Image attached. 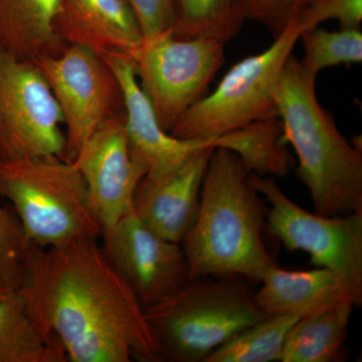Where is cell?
Returning a JSON list of instances; mask_svg holds the SVG:
<instances>
[{
  "mask_svg": "<svg viewBox=\"0 0 362 362\" xmlns=\"http://www.w3.org/2000/svg\"><path fill=\"white\" fill-rule=\"evenodd\" d=\"M56 28L66 45H78L103 56L128 54L143 42L126 0H62Z\"/></svg>",
  "mask_w": 362,
  "mask_h": 362,
  "instance_id": "2e32d148",
  "label": "cell"
},
{
  "mask_svg": "<svg viewBox=\"0 0 362 362\" xmlns=\"http://www.w3.org/2000/svg\"><path fill=\"white\" fill-rule=\"evenodd\" d=\"M211 144L214 148L235 153L249 175L284 177L292 168V157L283 139V123L278 116L259 119L211 138Z\"/></svg>",
  "mask_w": 362,
  "mask_h": 362,
  "instance_id": "ac0fdd59",
  "label": "cell"
},
{
  "mask_svg": "<svg viewBox=\"0 0 362 362\" xmlns=\"http://www.w3.org/2000/svg\"><path fill=\"white\" fill-rule=\"evenodd\" d=\"M58 337L30 315L18 290L0 301V362H66Z\"/></svg>",
  "mask_w": 362,
  "mask_h": 362,
  "instance_id": "ffe728a7",
  "label": "cell"
},
{
  "mask_svg": "<svg viewBox=\"0 0 362 362\" xmlns=\"http://www.w3.org/2000/svg\"><path fill=\"white\" fill-rule=\"evenodd\" d=\"M26 247L28 243L18 216L0 206V279L11 290L18 289Z\"/></svg>",
  "mask_w": 362,
  "mask_h": 362,
  "instance_id": "cb8c5ba5",
  "label": "cell"
},
{
  "mask_svg": "<svg viewBox=\"0 0 362 362\" xmlns=\"http://www.w3.org/2000/svg\"><path fill=\"white\" fill-rule=\"evenodd\" d=\"M255 294L266 315H292L304 318L338 305L362 304V286L350 282L337 272L325 268L289 271L272 267Z\"/></svg>",
  "mask_w": 362,
  "mask_h": 362,
  "instance_id": "9a60e30c",
  "label": "cell"
},
{
  "mask_svg": "<svg viewBox=\"0 0 362 362\" xmlns=\"http://www.w3.org/2000/svg\"><path fill=\"white\" fill-rule=\"evenodd\" d=\"M246 21L266 26L278 37L286 26L298 20L312 0H240Z\"/></svg>",
  "mask_w": 362,
  "mask_h": 362,
  "instance_id": "484cf974",
  "label": "cell"
},
{
  "mask_svg": "<svg viewBox=\"0 0 362 362\" xmlns=\"http://www.w3.org/2000/svg\"><path fill=\"white\" fill-rule=\"evenodd\" d=\"M64 117L32 61L0 47V161L64 156Z\"/></svg>",
  "mask_w": 362,
  "mask_h": 362,
  "instance_id": "ba28073f",
  "label": "cell"
},
{
  "mask_svg": "<svg viewBox=\"0 0 362 362\" xmlns=\"http://www.w3.org/2000/svg\"><path fill=\"white\" fill-rule=\"evenodd\" d=\"M328 21H337L340 30L359 28L362 0H312L298 18L302 33L318 28Z\"/></svg>",
  "mask_w": 362,
  "mask_h": 362,
  "instance_id": "d4e9b609",
  "label": "cell"
},
{
  "mask_svg": "<svg viewBox=\"0 0 362 362\" xmlns=\"http://www.w3.org/2000/svg\"><path fill=\"white\" fill-rule=\"evenodd\" d=\"M102 251L143 309L173 294L189 280L180 244L152 232L130 211L102 230Z\"/></svg>",
  "mask_w": 362,
  "mask_h": 362,
  "instance_id": "8fae6325",
  "label": "cell"
},
{
  "mask_svg": "<svg viewBox=\"0 0 362 362\" xmlns=\"http://www.w3.org/2000/svg\"><path fill=\"white\" fill-rule=\"evenodd\" d=\"M98 240L28 246L16 290L35 322L58 337L68 361H162L144 309Z\"/></svg>",
  "mask_w": 362,
  "mask_h": 362,
  "instance_id": "6da1fadb",
  "label": "cell"
},
{
  "mask_svg": "<svg viewBox=\"0 0 362 362\" xmlns=\"http://www.w3.org/2000/svg\"><path fill=\"white\" fill-rule=\"evenodd\" d=\"M243 279H189L144 309L162 361L204 362L233 335L267 316Z\"/></svg>",
  "mask_w": 362,
  "mask_h": 362,
  "instance_id": "277c9868",
  "label": "cell"
},
{
  "mask_svg": "<svg viewBox=\"0 0 362 362\" xmlns=\"http://www.w3.org/2000/svg\"><path fill=\"white\" fill-rule=\"evenodd\" d=\"M73 162L84 178L102 230L132 211L136 188L146 171L131 156L124 113L102 123Z\"/></svg>",
  "mask_w": 362,
  "mask_h": 362,
  "instance_id": "7c38bea8",
  "label": "cell"
},
{
  "mask_svg": "<svg viewBox=\"0 0 362 362\" xmlns=\"http://www.w3.org/2000/svg\"><path fill=\"white\" fill-rule=\"evenodd\" d=\"M127 56L161 127L170 133L204 97L225 61V44L204 37L178 39L169 30L143 40Z\"/></svg>",
  "mask_w": 362,
  "mask_h": 362,
  "instance_id": "52a82bcc",
  "label": "cell"
},
{
  "mask_svg": "<svg viewBox=\"0 0 362 362\" xmlns=\"http://www.w3.org/2000/svg\"><path fill=\"white\" fill-rule=\"evenodd\" d=\"M11 291V288L7 287V286L4 284V281L0 279V301H1L2 299H4V298H6Z\"/></svg>",
  "mask_w": 362,
  "mask_h": 362,
  "instance_id": "83f0119b",
  "label": "cell"
},
{
  "mask_svg": "<svg viewBox=\"0 0 362 362\" xmlns=\"http://www.w3.org/2000/svg\"><path fill=\"white\" fill-rule=\"evenodd\" d=\"M141 30L143 40L173 30L175 0H126Z\"/></svg>",
  "mask_w": 362,
  "mask_h": 362,
  "instance_id": "4316f807",
  "label": "cell"
},
{
  "mask_svg": "<svg viewBox=\"0 0 362 362\" xmlns=\"http://www.w3.org/2000/svg\"><path fill=\"white\" fill-rule=\"evenodd\" d=\"M62 0H0V47L25 61L56 56L66 47L56 28Z\"/></svg>",
  "mask_w": 362,
  "mask_h": 362,
  "instance_id": "e0dca14e",
  "label": "cell"
},
{
  "mask_svg": "<svg viewBox=\"0 0 362 362\" xmlns=\"http://www.w3.org/2000/svg\"><path fill=\"white\" fill-rule=\"evenodd\" d=\"M247 180L270 204L267 226L285 249L303 252L312 265L362 286V211L335 216L309 213L291 201L274 177L250 173Z\"/></svg>",
  "mask_w": 362,
  "mask_h": 362,
  "instance_id": "9c48e42d",
  "label": "cell"
},
{
  "mask_svg": "<svg viewBox=\"0 0 362 362\" xmlns=\"http://www.w3.org/2000/svg\"><path fill=\"white\" fill-rule=\"evenodd\" d=\"M300 39L305 51L300 64L312 75L317 76L330 66L362 62V33L359 28L328 32L316 28L302 33Z\"/></svg>",
  "mask_w": 362,
  "mask_h": 362,
  "instance_id": "603a6c76",
  "label": "cell"
},
{
  "mask_svg": "<svg viewBox=\"0 0 362 362\" xmlns=\"http://www.w3.org/2000/svg\"><path fill=\"white\" fill-rule=\"evenodd\" d=\"M301 33L295 20L266 51L235 64L211 94L180 117L170 134L180 139L209 140L259 119L278 116L276 88Z\"/></svg>",
  "mask_w": 362,
  "mask_h": 362,
  "instance_id": "8992f818",
  "label": "cell"
},
{
  "mask_svg": "<svg viewBox=\"0 0 362 362\" xmlns=\"http://www.w3.org/2000/svg\"><path fill=\"white\" fill-rule=\"evenodd\" d=\"M173 35L178 39L204 37L226 44L246 21L240 0H175Z\"/></svg>",
  "mask_w": 362,
  "mask_h": 362,
  "instance_id": "44dd1931",
  "label": "cell"
},
{
  "mask_svg": "<svg viewBox=\"0 0 362 362\" xmlns=\"http://www.w3.org/2000/svg\"><path fill=\"white\" fill-rule=\"evenodd\" d=\"M299 319L267 315L233 335L204 362H280L288 331Z\"/></svg>",
  "mask_w": 362,
  "mask_h": 362,
  "instance_id": "7402d4cb",
  "label": "cell"
},
{
  "mask_svg": "<svg viewBox=\"0 0 362 362\" xmlns=\"http://www.w3.org/2000/svg\"><path fill=\"white\" fill-rule=\"evenodd\" d=\"M102 57L118 78L131 156L144 168L146 177L168 175L199 150L213 147L211 139H180L166 132L139 84L129 57L122 52H108Z\"/></svg>",
  "mask_w": 362,
  "mask_h": 362,
  "instance_id": "4fadbf2b",
  "label": "cell"
},
{
  "mask_svg": "<svg viewBox=\"0 0 362 362\" xmlns=\"http://www.w3.org/2000/svg\"><path fill=\"white\" fill-rule=\"evenodd\" d=\"M316 78L296 57L286 62L276 88L283 139L298 157L297 175L315 213L344 216L362 211V156L347 141L334 118L319 103Z\"/></svg>",
  "mask_w": 362,
  "mask_h": 362,
  "instance_id": "3957f363",
  "label": "cell"
},
{
  "mask_svg": "<svg viewBox=\"0 0 362 362\" xmlns=\"http://www.w3.org/2000/svg\"><path fill=\"white\" fill-rule=\"evenodd\" d=\"M0 197L13 204L28 246L61 247L101 235L84 178L63 157L0 161Z\"/></svg>",
  "mask_w": 362,
  "mask_h": 362,
  "instance_id": "5b68a950",
  "label": "cell"
},
{
  "mask_svg": "<svg viewBox=\"0 0 362 362\" xmlns=\"http://www.w3.org/2000/svg\"><path fill=\"white\" fill-rule=\"evenodd\" d=\"M247 175L235 153L214 149L197 220L180 244L189 279L235 276L261 282L276 265L262 237L266 202Z\"/></svg>",
  "mask_w": 362,
  "mask_h": 362,
  "instance_id": "7a4b0ae2",
  "label": "cell"
},
{
  "mask_svg": "<svg viewBox=\"0 0 362 362\" xmlns=\"http://www.w3.org/2000/svg\"><path fill=\"white\" fill-rule=\"evenodd\" d=\"M354 306L345 303L300 318L288 331L280 362L344 361Z\"/></svg>",
  "mask_w": 362,
  "mask_h": 362,
  "instance_id": "d6986e66",
  "label": "cell"
},
{
  "mask_svg": "<svg viewBox=\"0 0 362 362\" xmlns=\"http://www.w3.org/2000/svg\"><path fill=\"white\" fill-rule=\"evenodd\" d=\"M58 102L65 125L63 158L73 161L102 123L124 113L118 78L103 57L78 45L33 62Z\"/></svg>",
  "mask_w": 362,
  "mask_h": 362,
  "instance_id": "30bf717a",
  "label": "cell"
},
{
  "mask_svg": "<svg viewBox=\"0 0 362 362\" xmlns=\"http://www.w3.org/2000/svg\"><path fill=\"white\" fill-rule=\"evenodd\" d=\"M214 149L199 150L168 175L145 176L140 181L132 209L152 232L181 244L197 220L202 182Z\"/></svg>",
  "mask_w": 362,
  "mask_h": 362,
  "instance_id": "5bb4252c",
  "label": "cell"
}]
</instances>
